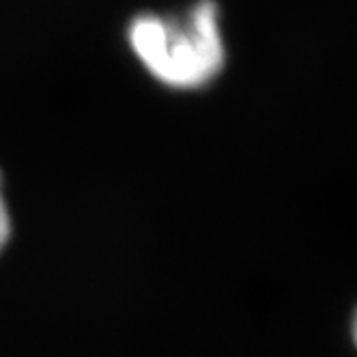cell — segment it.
Returning a JSON list of instances; mask_svg holds the SVG:
<instances>
[{
  "instance_id": "obj_1",
  "label": "cell",
  "mask_w": 357,
  "mask_h": 357,
  "mask_svg": "<svg viewBox=\"0 0 357 357\" xmlns=\"http://www.w3.org/2000/svg\"><path fill=\"white\" fill-rule=\"evenodd\" d=\"M130 43L142 65L174 89L207 86L226 61L215 0H196L174 15H136L130 24Z\"/></svg>"
},
{
  "instance_id": "obj_2",
  "label": "cell",
  "mask_w": 357,
  "mask_h": 357,
  "mask_svg": "<svg viewBox=\"0 0 357 357\" xmlns=\"http://www.w3.org/2000/svg\"><path fill=\"white\" fill-rule=\"evenodd\" d=\"M11 237V211L3 188V172H0V252H3Z\"/></svg>"
},
{
  "instance_id": "obj_3",
  "label": "cell",
  "mask_w": 357,
  "mask_h": 357,
  "mask_svg": "<svg viewBox=\"0 0 357 357\" xmlns=\"http://www.w3.org/2000/svg\"><path fill=\"white\" fill-rule=\"evenodd\" d=\"M351 340H353V347H355V351H357V305H355V310H353V314H351Z\"/></svg>"
}]
</instances>
